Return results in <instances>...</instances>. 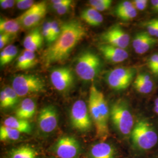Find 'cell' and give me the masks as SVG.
<instances>
[{"label":"cell","mask_w":158,"mask_h":158,"mask_svg":"<svg viewBox=\"0 0 158 158\" xmlns=\"http://www.w3.org/2000/svg\"><path fill=\"white\" fill-rule=\"evenodd\" d=\"M16 3V1L14 0H1L0 1V6L3 9H8L12 8L15 4Z\"/></svg>","instance_id":"b9f144b4"},{"label":"cell","mask_w":158,"mask_h":158,"mask_svg":"<svg viewBox=\"0 0 158 158\" xmlns=\"http://www.w3.org/2000/svg\"><path fill=\"white\" fill-rule=\"evenodd\" d=\"M12 36L6 34H1L0 35V49H2L4 48L6 45L10 41ZM6 48V47H5Z\"/></svg>","instance_id":"ab89813d"},{"label":"cell","mask_w":158,"mask_h":158,"mask_svg":"<svg viewBox=\"0 0 158 158\" xmlns=\"http://www.w3.org/2000/svg\"><path fill=\"white\" fill-rule=\"evenodd\" d=\"M132 3L137 11H143L147 8L149 1L147 0H135L132 1Z\"/></svg>","instance_id":"74e56055"},{"label":"cell","mask_w":158,"mask_h":158,"mask_svg":"<svg viewBox=\"0 0 158 158\" xmlns=\"http://www.w3.org/2000/svg\"><path fill=\"white\" fill-rule=\"evenodd\" d=\"M44 37L40 28H35L31 31L25 37L23 45L25 50L35 52L43 44Z\"/></svg>","instance_id":"e0dca14e"},{"label":"cell","mask_w":158,"mask_h":158,"mask_svg":"<svg viewBox=\"0 0 158 158\" xmlns=\"http://www.w3.org/2000/svg\"><path fill=\"white\" fill-rule=\"evenodd\" d=\"M144 27L147 32L153 38L158 39V27L157 19H152L145 23Z\"/></svg>","instance_id":"484cf974"},{"label":"cell","mask_w":158,"mask_h":158,"mask_svg":"<svg viewBox=\"0 0 158 158\" xmlns=\"http://www.w3.org/2000/svg\"><path fill=\"white\" fill-rule=\"evenodd\" d=\"M21 132L5 125L0 128V139L1 141H17L20 137Z\"/></svg>","instance_id":"cb8c5ba5"},{"label":"cell","mask_w":158,"mask_h":158,"mask_svg":"<svg viewBox=\"0 0 158 158\" xmlns=\"http://www.w3.org/2000/svg\"><path fill=\"white\" fill-rule=\"evenodd\" d=\"M88 107L95 126L96 135L101 141H105L109 136L108 120L110 111L103 93L94 85L90 89Z\"/></svg>","instance_id":"7a4b0ae2"},{"label":"cell","mask_w":158,"mask_h":158,"mask_svg":"<svg viewBox=\"0 0 158 158\" xmlns=\"http://www.w3.org/2000/svg\"><path fill=\"white\" fill-rule=\"evenodd\" d=\"M150 70L151 71V72L153 74H154L155 76H158V66H156Z\"/></svg>","instance_id":"f6af8a7d"},{"label":"cell","mask_w":158,"mask_h":158,"mask_svg":"<svg viewBox=\"0 0 158 158\" xmlns=\"http://www.w3.org/2000/svg\"><path fill=\"white\" fill-rule=\"evenodd\" d=\"M113 1L111 0H90L89 4L98 12L104 11L110 8Z\"/></svg>","instance_id":"d4e9b609"},{"label":"cell","mask_w":158,"mask_h":158,"mask_svg":"<svg viewBox=\"0 0 158 158\" xmlns=\"http://www.w3.org/2000/svg\"><path fill=\"white\" fill-rule=\"evenodd\" d=\"M51 3L52 4V7L56 10L57 9L66 6L69 4L72 3V1L71 0H53L51 1Z\"/></svg>","instance_id":"f35d334b"},{"label":"cell","mask_w":158,"mask_h":158,"mask_svg":"<svg viewBox=\"0 0 158 158\" xmlns=\"http://www.w3.org/2000/svg\"><path fill=\"white\" fill-rule=\"evenodd\" d=\"M116 15L123 21H128L134 19L137 16V10L135 7H133L126 11L119 13Z\"/></svg>","instance_id":"83f0119b"},{"label":"cell","mask_w":158,"mask_h":158,"mask_svg":"<svg viewBox=\"0 0 158 158\" xmlns=\"http://www.w3.org/2000/svg\"><path fill=\"white\" fill-rule=\"evenodd\" d=\"M116 149L111 144L101 141L93 145L90 149V158H115Z\"/></svg>","instance_id":"2e32d148"},{"label":"cell","mask_w":158,"mask_h":158,"mask_svg":"<svg viewBox=\"0 0 158 158\" xmlns=\"http://www.w3.org/2000/svg\"><path fill=\"white\" fill-rule=\"evenodd\" d=\"M51 30L53 43L58 38L61 33V26H60L59 23L56 21H51Z\"/></svg>","instance_id":"1f68e13d"},{"label":"cell","mask_w":158,"mask_h":158,"mask_svg":"<svg viewBox=\"0 0 158 158\" xmlns=\"http://www.w3.org/2000/svg\"><path fill=\"white\" fill-rule=\"evenodd\" d=\"M12 87L19 97H24L44 92L45 83L36 75L19 74L13 79Z\"/></svg>","instance_id":"8992f818"},{"label":"cell","mask_w":158,"mask_h":158,"mask_svg":"<svg viewBox=\"0 0 158 158\" xmlns=\"http://www.w3.org/2000/svg\"><path fill=\"white\" fill-rule=\"evenodd\" d=\"M0 105L2 108L11 107L10 100L4 90L1 91L0 93Z\"/></svg>","instance_id":"8d00e7d4"},{"label":"cell","mask_w":158,"mask_h":158,"mask_svg":"<svg viewBox=\"0 0 158 158\" xmlns=\"http://www.w3.org/2000/svg\"><path fill=\"white\" fill-rule=\"evenodd\" d=\"M42 34L44 38H45L46 42L48 43H52V30H51V21H46L43 24L42 28Z\"/></svg>","instance_id":"f546056e"},{"label":"cell","mask_w":158,"mask_h":158,"mask_svg":"<svg viewBox=\"0 0 158 158\" xmlns=\"http://www.w3.org/2000/svg\"><path fill=\"white\" fill-rule=\"evenodd\" d=\"M154 106H157L158 107V97L156 98V100H155V104Z\"/></svg>","instance_id":"7dc6e473"},{"label":"cell","mask_w":158,"mask_h":158,"mask_svg":"<svg viewBox=\"0 0 158 158\" xmlns=\"http://www.w3.org/2000/svg\"><path fill=\"white\" fill-rule=\"evenodd\" d=\"M9 158H37V153L32 147L21 146L12 149Z\"/></svg>","instance_id":"7402d4cb"},{"label":"cell","mask_w":158,"mask_h":158,"mask_svg":"<svg viewBox=\"0 0 158 158\" xmlns=\"http://www.w3.org/2000/svg\"><path fill=\"white\" fill-rule=\"evenodd\" d=\"M102 40L105 44L114 46L126 49L130 45V35L119 25H113L101 35Z\"/></svg>","instance_id":"30bf717a"},{"label":"cell","mask_w":158,"mask_h":158,"mask_svg":"<svg viewBox=\"0 0 158 158\" xmlns=\"http://www.w3.org/2000/svg\"><path fill=\"white\" fill-rule=\"evenodd\" d=\"M38 124L40 130L46 134L56 130L58 124V113L56 108L48 105L41 109L38 114Z\"/></svg>","instance_id":"4fadbf2b"},{"label":"cell","mask_w":158,"mask_h":158,"mask_svg":"<svg viewBox=\"0 0 158 158\" xmlns=\"http://www.w3.org/2000/svg\"><path fill=\"white\" fill-rule=\"evenodd\" d=\"M154 111L158 115V107L154 106Z\"/></svg>","instance_id":"bcb514c9"},{"label":"cell","mask_w":158,"mask_h":158,"mask_svg":"<svg viewBox=\"0 0 158 158\" xmlns=\"http://www.w3.org/2000/svg\"><path fill=\"white\" fill-rule=\"evenodd\" d=\"M46 10L47 5L45 1L37 2L17 18L23 28H32L45 17Z\"/></svg>","instance_id":"8fae6325"},{"label":"cell","mask_w":158,"mask_h":158,"mask_svg":"<svg viewBox=\"0 0 158 158\" xmlns=\"http://www.w3.org/2000/svg\"><path fill=\"white\" fill-rule=\"evenodd\" d=\"M158 53H155L152 55L151 56L149 57L147 65L149 69H151L152 68L155 66L158 63Z\"/></svg>","instance_id":"60d3db41"},{"label":"cell","mask_w":158,"mask_h":158,"mask_svg":"<svg viewBox=\"0 0 158 158\" xmlns=\"http://www.w3.org/2000/svg\"><path fill=\"white\" fill-rule=\"evenodd\" d=\"M4 125L16 130L21 133L29 134L32 132V126L28 120L10 117L4 120Z\"/></svg>","instance_id":"d6986e66"},{"label":"cell","mask_w":158,"mask_h":158,"mask_svg":"<svg viewBox=\"0 0 158 158\" xmlns=\"http://www.w3.org/2000/svg\"><path fill=\"white\" fill-rule=\"evenodd\" d=\"M53 152L59 158H78L81 152L79 142L73 136L60 138L53 147Z\"/></svg>","instance_id":"9c48e42d"},{"label":"cell","mask_w":158,"mask_h":158,"mask_svg":"<svg viewBox=\"0 0 158 158\" xmlns=\"http://www.w3.org/2000/svg\"><path fill=\"white\" fill-rule=\"evenodd\" d=\"M110 111V118L117 131L123 136L131 135L135 124L128 102L124 99H118L113 102Z\"/></svg>","instance_id":"277c9868"},{"label":"cell","mask_w":158,"mask_h":158,"mask_svg":"<svg viewBox=\"0 0 158 158\" xmlns=\"http://www.w3.org/2000/svg\"><path fill=\"white\" fill-rule=\"evenodd\" d=\"M16 68L21 70H24L32 68V65L28 62L26 57L23 56V53H21L17 59Z\"/></svg>","instance_id":"4dcf8cb0"},{"label":"cell","mask_w":158,"mask_h":158,"mask_svg":"<svg viewBox=\"0 0 158 158\" xmlns=\"http://www.w3.org/2000/svg\"><path fill=\"white\" fill-rule=\"evenodd\" d=\"M136 70L133 67L121 66L115 68L108 72L106 79L109 87L114 90H124L136 76Z\"/></svg>","instance_id":"52a82bcc"},{"label":"cell","mask_w":158,"mask_h":158,"mask_svg":"<svg viewBox=\"0 0 158 158\" xmlns=\"http://www.w3.org/2000/svg\"><path fill=\"white\" fill-rule=\"evenodd\" d=\"M71 4H68L66 6H64L63 7H61V8L57 9V10H56L57 14H59V15H64V14H65L69 10V9H70V8L71 6Z\"/></svg>","instance_id":"7bdbcfd3"},{"label":"cell","mask_w":158,"mask_h":158,"mask_svg":"<svg viewBox=\"0 0 158 158\" xmlns=\"http://www.w3.org/2000/svg\"><path fill=\"white\" fill-rule=\"evenodd\" d=\"M18 54V49L13 45L6 46L0 53V64L4 66L10 63Z\"/></svg>","instance_id":"603a6c76"},{"label":"cell","mask_w":158,"mask_h":158,"mask_svg":"<svg viewBox=\"0 0 158 158\" xmlns=\"http://www.w3.org/2000/svg\"><path fill=\"white\" fill-rule=\"evenodd\" d=\"M35 1L32 0H17L16 4L17 8L19 10H28L35 4Z\"/></svg>","instance_id":"e575fe53"},{"label":"cell","mask_w":158,"mask_h":158,"mask_svg":"<svg viewBox=\"0 0 158 158\" xmlns=\"http://www.w3.org/2000/svg\"><path fill=\"white\" fill-rule=\"evenodd\" d=\"M71 124L74 129L80 132H87L91 130L92 119L89 107L83 100L74 102L70 110Z\"/></svg>","instance_id":"ba28073f"},{"label":"cell","mask_w":158,"mask_h":158,"mask_svg":"<svg viewBox=\"0 0 158 158\" xmlns=\"http://www.w3.org/2000/svg\"><path fill=\"white\" fill-rule=\"evenodd\" d=\"M134 87L136 91L142 94H149L153 89V87L145 85L136 78L134 81Z\"/></svg>","instance_id":"4316f807"},{"label":"cell","mask_w":158,"mask_h":158,"mask_svg":"<svg viewBox=\"0 0 158 158\" xmlns=\"http://www.w3.org/2000/svg\"><path fill=\"white\" fill-rule=\"evenodd\" d=\"M85 35V28L79 21L72 19L64 23L61 26V33L58 38L42 54V60L44 65L48 67L66 60L74 48Z\"/></svg>","instance_id":"6da1fadb"},{"label":"cell","mask_w":158,"mask_h":158,"mask_svg":"<svg viewBox=\"0 0 158 158\" xmlns=\"http://www.w3.org/2000/svg\"><path fill=\"white\" fill-rule=\"evenodd\" d=\"M4 91H5L6 95L8 96L10 102L11 103V107L15 106L19 101V96L17 94L15 91L14 90V89L11 87H6Z\"/></svg>","instance_id":"f1b7e54d"},{"label":"cell","mask_w":158,"mask_h":158,"mask_svg":"<svg viewBox=\"0 0 158 158\" xmlns=\"http://www.w3.org/2000/svg\"><path fill=\"white\" fill-rule=\"evenodd\" d=\"M157 23H158V19H157Z\"/></svg>","instance_id":"681fc988"},{"label":"cell","mask_w":158,"mask_h":158,"mask_svg":"<svg viewBox=\"0 0 158 158\" xmlns=\"http://www.w3.org/2000/svg\"><path fill=\"white\" fill-rule=\"evenodd\" d=\"M133 7H134V6H133L132 2L129 1H124L118 4V6H116L114 12L115 15H117L119 13L130 10Z\"/></svg>","instance_id":"d6a6232c"},{"label":"cell","mask_w":158,"mask_h":158,"mask_svg":"<svg viewBox=\"0 0 158 158\" xmlns=\"http://www.w3.org/2000/svg\"><path fill=\"white\" fill-rule=\"evenodd\" d=\"M81 18L87 23L93 27L99 26L103 22L102 15L100 12L92 7L83 10L81 14Z\"/></svg>","instance_id":"44dd1931"},{"label":"cell","mask_w":158,"mask_h":158,"mask_svg":"<svg viewBox=\"0 0 158 158\" xmlns=\"http://www.w3.org/2000/svg\"><path fill=\"white\" fill-rule=\"evenodd\" d=\"M131 138L134 148L139 152H144L156 145L158 132L152 123L143 118L138 119L134 125Z\"/></svg>","instance_id":"3957f363"},{"label":"cell","mask_w":158,"mask_h":158,"mask_svg":"<svg viewBox=\"0 0 158 158\" xmlns=\"http://www.w3.org/2000/svg\"><path fill=\"white\" fill-rule=\"evenodd\" d=\"M98 49L108 62L112 63L123 62L129 56L125 49L114 46L102 44L99 46Z\"/></svg>","instance_id":"9a60e30c"},{"label":"cell","mask_w":158,"mask_h":158,"mask_svg":"<svg viewBox=\"0 0 158 158\" xmlns=\"http://www.w3.org/2000/svg\"><path fill=\"white\" fill-rule=\"evenodd\" d=\"M21 24L18 18L16 19H4L0 20V32L1 34H8L10 36H15L19 32Z\"/></svg>","instance_id":"ffe728a7"},{"label":"cell","mask_w":158,"mask_h":158,"mask_svg":"<svg viewBox=\"0 0 158 158\" xmlns=\"http://www.w3.org/2000/svg\"><path fill=\"white\" fill-rule=\"evenodd\" d=\"M22 53L23 55V56L26 57L28 62L32 65V67H34V66L37 63L38 60L36 57V55L34 52H31V51L25 49L23 51Z\"/></svg>","instance_id":"d590c367"},{"label":"cell","mask_w":158,"mask_h":158,"mask_svg":"<svg viewBox=\"0 0 158 158\" xmlns=\"http://www.w3.org/2000/svg\"><path fill=\"white\" fill-rule=\"evenodd\" d=\"M151 4L152 6L153 10L158 13V0L151 1Z\"/></svg>","instance_id":"ee69618b"},{"label":"cell","mask_w":158,"mask_h":158,"mask_svg":"<svg viewBox=\"0 0 158 158\" xmlns=\"http://www.w3.org/2000/svg\"><path fill=\"white\" fill-rule=\"evenodd\" d=\"M158 45V39L151 36L147 31L135 34L132 41V45L138 55H143Z\"/></svg>","instance_id":"5bb4252c"},{"label":"cell","mask_w":158,"mask_h":158,"mask_svg":"<svg viewBox=\"0 0 158 158\" xmlns=\"http://www.w3.org/2000/svg\"><path fill=\"white\" fill-rule=\"evenodd\" d=\"M158 66V63H157V64H156V66ZM155 66H154V67H155ZM154 67H153V68H154ZM150 70H151V69H150Z\"/></svg>","instance_id":"c3c4849f"},{"label":"cell","mask_w":158,"mask_h":158,"mask_svg":"<svg viewBox=\"0 0 158 158\" xmlns=\"http://www.w3.org/2000/svg\"><path fill=\"white\" fill-rule=\"evenodd\" d=\"M136 79L139 80L142 83L145 85H150L154 87V83L150 75L145 73H141L136 75Z\"/></svg>","instance_id":"836d02e7"},{"label":"cell","mask_w":158,"mask_h":158,"mask_svg":"<svg viewBox=\"0 0 158 158\" xmlns=\"http://www.w3.org/2000/svg\"><path fill=\"white\" fill-rule=\"evenodd\" d=\"M51 83L57 90L66 92L69 90L74 83V74L72 70L68 67L57 68L51 74Z\"/></svg>","instance_id":"7c38bea8"},{"label":"cell","mask_w":158,"mask_h":158,"mask_svg":"<svg viewBox=\"0 0 158 158\" xmlns=\"http://www.w3.org/2000/svg\"><path fill=\"white\" fill-rule=\"evenodd\" d=\"M36 106L34 100L30 98H25L20 103L15 112L16 117L22 119L28 120L31 118L36 112Z\"/></svg>","instance_id":"ac0fdd59"},{"label":"cell","mask_w":158,"mask_h":158,"mask_svg":"<svg viewBox=\"0 0 158 158\" xmlns=\"http://www.w3.org/2000/svg\"><path fill=\"white\" fill-rule=\"evenodd\" d=\"M102 69L99 56L90 51H85L79 55L75 64V72L79 77L85 81L95 79Z\"/></svg>","instance_id":"5b68a950"}]
</instances>
